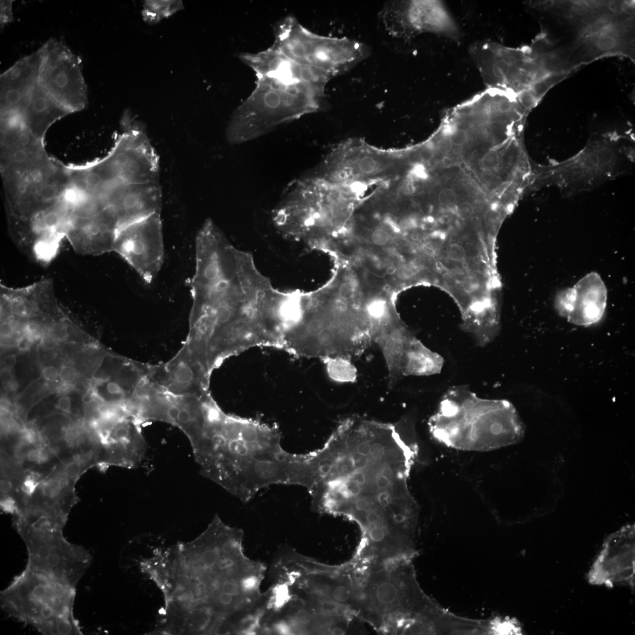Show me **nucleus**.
I'll list each match as a JSON object with an SVG mask.
<instances>
[{"instance_id": "20", "label": "nucleus", "mask_w": 635, "mask_h": 635, "mask_svg": "<svg viewBox=\"0 0 635 635\" xmlns=\"http://www.w3.org/2000/svg\"><path fill=\"white\" fill-rule=\"evenodd\" d=\"M117 218L119 229L160 213L161 193L157 182L114 185L106 197Z\"/></svg>"}, {"instance_id": "26", "label": "nucleus", "mask_w": 635, "mask_h": 635, "mask_svg": "<svg viewBox=\"0 0 635 635\" xmlns=\"http://www.w3.org/2000/svg\"><path fill=\"white\" fill-rule=\"evenodd\" d=\"M321 361L326 366L327 373L333 381L339 382L356 381L357 371L350 359L334 357L323 359Z\"/></svg>"}, {"instance_id": "23", "label": "nucleus", "mask_w": 635, "mask_h": 635, "mask_svg": "<svg viewBox=\"0 0 635 635\" xmlns=\"http://www.w3.org/2000/svg\"><path fill=\"white\" fill-rule=\"evenodd\" d=\"M579 287V286H578ZM607 296L602 292H583L579 287L567 292L557 301L558 312L576 325L587 326L597 323L603 316Z\"/></svg>"}, {"instance_id": "40", "label": "nucleus", "mask_w": 635, "mask_h": 635, "mask_svg": "<svg viewBox=\"0 0 635 635\" xmlns=\"http://www.w3.org/2000/svg\"><path fill=\"white\" fill-rule=\"evenodd\" d=\"M61 380L64 383H72L76 378L75 369L70 367H64L61 369L59 373Z\"/></svg>"}, {"instance_id": "5", "label": "nucleus", "mask_w": 635, "mask_h": 635, "mask_svg": "<svg viewBox=\"0 0 635 635\" xmlns=\"http://www.w3.org/2000/svg\"><path fill=\"white\" fill-rule=\"evenodd\" d=\"M436 440L449 448L486 452L515 444L523 438L524 426L506 401H484L455 396L443 401L429 422Z\"/></svg>"}, {"instance_id": "18", "label": "nucleus", "mask_w": 635, "mask_h": 635, "mask_svg": "<svg viewBox=\"0 0 635 635\" xmlns=\"http://www.w3.org/2000/svg\"><path fill=\"white\" fill-rule=\"evenodd\" d=\"M211 377L185 345L173 358L163 364L147 367V380L176 395L202 396L209 393Z\"/></svg>"}, {"instance_id": "17", "label": "nucleus", "mask_w": 635, "mask_h": 635, "mask_svg": "<svg viewBox=\"0 0 635 635\" xmlns=\"http://www.w3.org/2000/svg\"><path fill=\"white\" fill-rule=\"evenodd\" d=\"M589 584L613 588L625 585L634 589L635 526L627 525L606 538L587 574Z\"/></svg>"}, {"instance_id": "55", "label": "nucleus", "mask_w": 635, "mask_h": 635, "mask_svg": "<svg viewBox=\"0 0 635 635\" xmlns=\"http://www.w3.org/2000/svg\"><path fill=\"white\" fill-rule=\"evenodd\" d=\"M93 397L92 396V395H91V394H87V395H86V396H85V397H84V398H83V401H84V403H85L86 404H89V403H91V402H92V401H93Z\"/></svg>"}, {"instance_id": "11", "label": "nucleus", "mask_w": 635, "mask_h": 635, "mask_svg": "<svg viewBox=\"0 0 635 635\" xmlns=\"http://www.w3.org/2000/svg\"><path fill=\"white\" fill-rule=\"evenodd\" d=\"M121 124L124 132L108 155L95 163L97 169L112 183L157 182L158 158L143 126L127 112L123 116Z\"/></svg>"}, {"instance_id": "39", "label": "nucleus", "mask_w": 635, "mask_h": 635, "mask_svg": "<svg viewBox=\"0 0 635 635\" xmlns=\"http://www.w3.org/2000/svg\"><path fill=\"white\" fill-rule=\"evenodd\" d=\"M414 274L413 267L408 264L401 265L397 270V276L401 280H410L413 277Z\"/></svg>"}, {"instance_id": "53", "label": "nucleus", "mask_w": 635, "mask_h": 635, "mask_svg": "<svg viewBox=\"0 0 635 635\" xmlns=\"http://www.w3.org/2000/svg\"><path fill=\"white\" fill-rule=\"evenodd\" d=\"M421 156L424 161H429L433 156V151L431 149L426 148L421 152Z\"/></svg>"}, {"instance_id": "32", "label": "nucleus", "mask_w": 635, "mask_h": 635, "mask_svg": "<svg viewBox=\"0 0 635 635\" xmlns=\"http://www.w3.org/2000/svg\"><path fill=\"white\" fill-rule=\"evenodd\" d=\"M466 256L465 248L461 244L454 243L449 246L448 257L450 260L454 262H462L465 260Z\"/></svg>"}, {"instance_id": "45", "label": "nucleus", "mask_w": 635, "mask_h": 635, "mask_svg": "<svg viewBox=\"0 0 635 635\" xmlns=\"http://www.w3.org/2000/svg\"><path fill=\"white\" fill-rule=\"evenodd\" d=\"M43 376L45 380L53 382L57 380L59 374L56 368L48 366L43 369Z\"/></svg>"}, {"instance_id": "7", "label": "nucleus", "mask_w": 635, "mask_h": 635, "mask_svg": "<svg viewBox=\"0 0 635 635\" xmlns=\"http://www.w3.org/2000/svg\"><path fill=\"white\" fill-rule=\"evenodd\" d=\"M76 587L27 565L1 593L3 611L45 635H82L74 613Z\"/></svg>"}, {"instance_id": "47", "label": "nucleus", "mask_w": 635, "mask_h": 635, "mask_svg": "<svg viewBox=\"0 0 635 635\" xmlns=\"http://www.w3.org/2000/svg\"><path fill=\"white\" fill-rule=\"evenodd\" d=\"M274 629L277 633L288 635L293 633V628L286 622L281 621L275 625Z\"/></svg>"}, {"instance_id": "14", "label": "nucleus", "mask_w": 635, "mask_h": 635, "mask_svg": "<svg viewBox=\"0 0 635 635\" xmlns=\"http://www.w3.org/2000/svg\"><path fill=\"white\" fill-rule=\"evenodd\" d=\"M381 14L389 33L404 40L425 33L452 39H458L461 35L457 23L441 1H390Z\"/></svg>"}, {"instance_id": "35", "label": "nucleus", "mask_w": 635, "mask_h": 635, "mask_svg": "<svg viewBox=\"0 0 635 635\" xmlns=\"http://www.w3.org/2000/svg\"><path fill=\"white\" fill-rule=\"evenodd\" d=\"M500 159L496 152L491 151L486 153L482 158V164L488 169H494L500 164Z\"/></svg>"}, {"instance_id": "51", "label": "nucleus", "mask_w": 635, "mask_h": 635, "mask_svg": "<svg viewBox=\"0 0 635 635\" xmlns=\"http://www.w3.org/2000/svg\"><path fill=\"white\" fill-rule=\"evenodd\" d=\"M498 217L497 213L494 211H489L485 215V220L489 224H492L497 221Z\"/></svg>"}, {"instance_id": "24", "label": "nucleus", "mask_w": 635, "mask_h": 635, "mask_svg": "<svg viewBox=\"0 0 635 635\" xmlns=\"http://www.w3.org/2000/svg\"><path fill=\"white\" fill-rule=\"evenodd\" d=\"M390 158L380 153H368L359 154L358 157L350 160L345 168H349L352 174L359 177L377 176L384 169L387 170L392 163Z\"/></svg>"}, {"instance_id": "37", "label": "nucleus", "mask_w": 635, "mask_h": 635, "mask_svg": "<svg viewBox=\"0 0 635 635\" xmlns=\"http://www.w3.org/2000/svg\"><path fill=\"white\" fill-rule=\"evenodd\" d=\"M355 288L351 283L346 282L342 283L339 288V296L342 299L349 300L355 295Z\"/></svg>"}, {"instance_id": "54", "label": "nucleus", "mask_w": 635, "mask_h": 635, "mask_svg": "<svg viewBox=\"0 0 635 635\" xmlns=\"http://www.w3.org/2000/svg\"><path fill=\"white\" fill-rule=\"evenodd\" d=\"M588 8L595 9L600 5V2L597 1H584Z\"/></svg>"}, {"instance_id": "15", "label": "nucleus", "mask_w": 635, "mask_h": 635, "mask_svg": "<svg viewBox=\"0 0 635 635\" xmlns=\"http://www.w3.org/2000/svg\"><path fill=\"white\" fill-rule=\"evenodd\" d=\"M113 252L120 255L145 283H151L157 277L164 262L160 213L119 229Z\"/></svg>"}, {"instance_id": "13", "label": "nucleus", "mask_w": 635, "mask_h": 635, "mask_svg": "<svg viewBox=\"0 0 635 635\" xmlns=\"http://www.w3.org/2000/svg\"><path fill=\"white\" fill-rule=\"evenodd\" d=\"M40 51L39 85L71 113L82 111L88 103V95L79 57L54 39Z\"/></svg>"}, {"instance_id": "30", "label": "nucleus", "mask_w": 635, "mask_h": 635, "mask_svg": "<svg viewBox=\"0 0 635 635\" xmlns=\"http://www.w3.org/2000/svg\"><path fill=\"white\" fill-rule=\"evenodd\" d=\"M457 201V194L455 191L450 188H445L440 191L438 202L440 205L449 207L455 204Z\"/></svg>"}, {"instance_id": "25", "label": "nucleus", "mask_w": 635, "mask_h": 635, "mask_svg": "<svg viewBox=\"0 0 635 635\" xmlns=\"http://www.w3.org/2000/svg\"><path fill=\"white\" fill-rule=\"evenodd\" d=\"M181 1H145L142 11L144 20L149 24H155L162 19L170 17L183 9Z\"/></svg>"}, {"instance_id": "10", "label": "nucleus", "mask_w": 635, "mask_h": 635, "mask_svg": "<svg viewBox=\"0 0 635 635\" xmlns=\"http://www.w3.org/2000/svg\"><path fill=\"white\" fill-rule=\"evenodd\" d=\"M15 528L27 550V565L76 587L92 565L88 550L69 542L63 528L48 522Z\"/></svg>"}, {"instance_id": "3", "label": "nucleus", "mask_w": 635, "mask_h": 635, "mask_svg": "<svg viewBox=\"0 0 635 635\" xmlns=\"http://www.w3.org/2000/svg\"><path fill=\"white\" fill-rule=\"evenodd\" d=\"M277 426L210 407L202 438L193 448L201 473L244 502L273 485H302L304 454L282 446Z\"/></svg>"}, {"instance_id": "41", "label": "nucleus", "mask_w": 635, "mask_h": 635, "mask_svg": "<svg viewBox=\"0 0 635 635\" xmlns=\"http://www.w3.org/2000/svg\"><path fill=\"white\" fill-rule=\"evenodd\" d=\"M452 144L449 137L443 136L436 142V149L440 153L448 154L451 151Z\"/></svg>"}, {"instance_id": "38", "label": "nucleus", "mask_w": 635, "mask_h": 635, "mask_svg": "<svg viewBox=\"0 0 635 635\" xmlns=\"http://www.w3.org/2000/svg\"><path fill=\"white\" fill-rule=\"evenodd\" d=\"M390 238L388 233L383 229H377L372 235V241L378 246L386 244Z\"/></svg>"}, {"instance_id": "9", "label": "nucleus", "mask_w": 635, "mask_h": 635, "mask_svg": "<svg viewBox=\"0 0 635 635\" xmlns=\"http://www.w3.org/2000/svg\"><path fill=\"white\" fill-rule=\"evenodd\" d=\"M274 34L273 45L282 53L330 80L352 69L368 54L367 47L360 42L313 33L291 16L278 22Z\"/></svg>"}, {"instance_id": "42", "label": "nucleus", "mask_w": 635, "mask_h": 635, "mask_svg": "<svg viewBox=\"0 0 635 635\" xmlns=\"http://www.w3.org/2000/svg\"><path fill=\"white\" fill-rule=\"evenodd\" d=\"M14 325L10 320H4L1 325V335L2 338H8L14 332Z\"/></svg>"}, {"instance_id": "19", "label": "nucleus", "mask_w": 635, "mask_h": 635, "mask_svg": "<svg viewBox=\"0 0 635 635\" xmlns=\"http://www.w3.org/2000/svg\"><path fill=\"white\" fill-rule=\"evenodd\" d=\"M119 226L111 207L95 215L70 217L66 239L77 253L99 255L114 251Z\"/></svg>"}, {"instance_id": "52", "label": "nucleus", "mask_w": 635, "mask_h": 635, "mask_svg": "<svg viewBox=\"0 0 635 635\" xmlns=\"http://www.w3.org/2000/svg\"><path fill=\"white\" fill-rule=\"evenodd\" d=\"M621 8L623 9L624 12L627 13L628 14H633L635 8L634 5H633V2H630V1L624 2Z\"/></svg>"}, {"instance_id": "43", "label": "nucleus", "mask_w": 635, "mask_h": 635, "mask_svg": "<svg viewBox=\"0 0 635 635\" xmlns=\"http://www.w3.org/2000/svg\"><path fill=\"white\" fill-rule=\"evenodd\" d=\"M366 281H367L369 286L374 287H381L385 283V281L382 277L372 273H368L367 274Z\"/></svg>"}, {"instance_id": "4", "label": "nucleus", "mask_w": 635, "mask_h": 635, "mask_svg": "<svg viewBox=\"0 0 635 635\" xmlns=\"http://www.w3.org/2000/svg\"><path fill=\"white\" fill-rule=\"evenodd\" d=\"M410 562L355 560L349 564L359 620L385 634L435 633L443 610L421 591Z\"/></svg>"}, {"instance_id": "16", "label": "nucleus", "mask_w": 635, "mask_h": 635, "mask_svg": "<svg viewBox=\"0 0 635 635\" xmlns=\"http://www.w3.org/2000/svg\"><path fill=\"white\" fill-rule=\"evenodd\" d=\"M140 423L131 416L100 421L96 438L100 446L99 464L134 468L141 464L147 445L142 435Z\"/></svg>"}, {"instance_id": "8", "label": "nucleus", "mask_w": 635, "mask_h": 635, "mask_svg": "<svg viewBox=\"0 0 635 635\" xmlns=\"http://www.w3.org/2000/svg\"><path fill=\"white\" fill-rule=\"evenodd\" d=\"M614 139H594L574 156L543 165L541 186H555L566 194L595 189L626 173L633 163V149Z\"/></svg>"}, {"instance_id": "48", "label": "nucleus", "mask_w": 635, "mask_h": 635, "mask_svg": "<svg viewBox=\"0 0 635 635\" xmlns=\"http://www.w3.org/2000/svg\"><path fill=\"white\" fill-rule=\"evenodd\" d=\"M31 339L27 336L23 335L20 338L18 339L17 342L18 348L21 351H25L30 348L31 345Z\"/></svg>"}, {"instance_id": "2", "label": "nucleus", "mask_w": 635, "mask_h": 635, "mask_svg": "<svg viewBox=\"0 0 635 635\" xmlns=\"http://www.w3.org/2000/svg\"><path fill=\"white\" fill-rule=\"evenodd\" d=\"M190 287L184 344L210 373L249 349L283 347L286 293L274 289L251 254L237 249L201 259Z\"/></svg>"}, {"instance_id": "46", "label": "nucleus", "mask_w": 635, "mask_h": 635, "mask_svg": "<svg viewBox=\"0 0 635 635\" xmlns=\"http://www.w3.org/2000/svg\"><path fill=\"white\" fill-rule=\"evenodd\" d=\"M572 9V12L578 16H584L587 14L589 11L588 6L583 1H578L573 3Z\"/></svg>"}, {"instance_id": "22", "label": "nucleus", "mask_w": 635, "mask_h": 635, "mask_svg": "<svg viewBox=\"0 0 635 635\" xmlns=\"http://www.w3.org/2000/svg\"><path fill=\"white\" fill-rule=\"evenodd\" d=\"M71 114L37 83L32 90L21 115L31 133L43 141L48 129L61 118Z\"/></svg>"}, {"instance_id": "31", "label": "nucleus", "mask_w": 635, "mask_h": 635, "mask_svg": "<svg viewBox=\"0 0 635 635\" xmlns=\"http://www.w3.org/2000/svg\"><path fill=\"white\" fill-rule=\"evenodd\" d=\"M617 40L610 35H601L595 41V46L601 51H610L616 47Z\"/></svg>"}, {"instance_id": "29", "label": "nucleus", "mask_w": 635, "mask_h": 635, "mask_svg": "<svg viewBox=\"0 0 635 635\" xmlns=\"http://www.w3.org/2000/svg\"><path fill=\"white\" fill-rule=\"evenodd\" d=\"M14 1H1L0 22L1 28L13 21L12 3Z\"/></svg>"}, {"instance_id": "6", "label": "nucleus", "mask_w": 635, "mask_h": 635, "mask_svg": "<svg viewBox=\"0 0 635 635\" xmlns=\"http://www.w3.org/2000/svg\"><path fill=\"white\" fill-rule=\"evenodd\" d=\"M325 87L292 77H257L254 92L233 113L226 132L231 144L260 137L278 126L319 111Z\"/></svg>"}, {"instance_id": "33", "label": "nucleus", "mask_w": 635, "mask_h": 635, "mask_svg": "<svg viewBox=\"0 0 635 635\" xmlns=\"http://www.w3.org/2000/svg\"><path fill=\"white\" fill-rule=\"evenodd\" d=\"M481 287V282L475 275H468L462 281V288L466 293H475Z\"/></svg>"}, {"instance_id": "27", "label": "nucleus", "mask_w": 635, "mask_h": 635, "mask_svg": "<svg viewBox=\"0 0 635 635\" xmlns=\"http://www.w3.org/2000/svg\"><path fill=\"white\" fill-rule=\"evenodd\" d=\"M366 312L371 319L381 322L388 316V304L384 300L375 299L370 301L366 307Z\"/></svg>"}, {"instance_id": "50", "label": "nucleus", "mask_w": 635, "mask_h": 635, "mask_svg": "<svg viewBox=\"0 0 635 635\" xmlns=\"http://www.w3.org/2000/svg\"><path fill=\"white\" fill-rule=\"evenodd\" d=\"M1 377L3 382L5 384H8L11 382L12 380V374L11 369L4 367L1 369Z\"/></svg>"}, {"instance_id": "36", "label": "nucleus", "mask_w": 635, "mask_h": 635, "mask_svg": "<svg viewBox=\"0 0 635 635\" xmlns=\"http://www.w3.org/2000/svg\"><path fill=\"white\" fill-rule=\"evenodd\" d=\"M614 21V16L608 13H605L598 18L595 22V27L599 31L605 30L610 27Z\"/></svg>"}, {"instance_id": "28", "label": "nucleus", "mask_w": 635, "mask_h": 635, "mask_svg": "<svg viewBox=\"0 0 635 635\" xmlns=\"http://www.w3.org/2000/svg\"><path fill=\"white\" fill-rule=\"evenodd\" d=\"M49 332L52 338L57 341H64L69 336L68 327L66 324L60 321L51 323L49 328Z\"/></svg>"}, {"instance_id": "34", "label": "nucleus", "mask_w": 635, "mask_h": 635, "mask_svg": "<svg viewBox=\"0 0 635 635\" xmlns=\"http://www.w3.org/2000/svg\"><path fill=\"white\" fill-rule=\"evenodd\" d=\"M474 213V208L470 203L462 202L459 204L456 208V215L464 221L470 219Z\"/></svg>"}, {"instance_id": "12", "label": "nucleus", "mask_w": 635, "mask_h": 635, "mask_svg": "<svg viewBox=\"0 0 635 635\" xmlns=\"http://www.w3.org/2000/svg\"><path fill=\"white\" fill-rule=\"evenodd\" d=\"M3 181L9 226L30 221L57 205L70 181L68 168L55 162L27 176Z\"/></svg>"}, {"instance_id": "1", "label": "nucleus", "mask_w": 635, "mask_h": 635, "mask_svg": "<svg viewBox=\"0 0 635 635\" xmlns=\"http://www.w3.org/2000/svg\"><path fill=\"white\" fill-rule=\"evenodd\" d=\"M408 428L349 418L309 453L305 488L314 510L357 524L369 555H396L414 543L419 508L408 479L418 448Z\"/></svg>"}, {"instance_id": "44", "label": "nucleus", "mask_w": 635, "mask_h": 635, "mask_svg": "<svg viewBox=\"0 0 635 635\" xmlns=\"http://www.w3.org/2000/svg\"><path fill=\"white\" fill-rule=\"evenodd\" d=\"M57 407L58 410L64 413L69 414L71 411V401L69 397L63 396L59 398Z\"/></svg>"}, {"instance_id": "21", "label": "nucleus", "mask_w": 635, "mask_h": 635, "mask_svg": "<svg viewBox=\"0 0 635 635\" xmlns=\"http://www.w3.org/2000/svg\"><path fill=\"white\" fill-rule=\"evenodd\" d=\"M41 52L18 60L0 77L1 115L23 112L29 96L38 83Z\"/></svg>"}, {"instance_id": "49", "label": "nucleus", "mask_w": 635, "mask_h": 635, "mask_svg": "<svg viewBox=\"0 0 635 635\" xmlns=\"http://www.w3.org/2000/svg\"><path fill=\"white\" fill-rule=\"evenodd\" d=\"M17 363V358L16 356L13 354L6 355L3 359V364L5 368L12 369Z\"/></svg>"}]
</instances>
